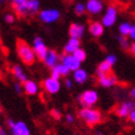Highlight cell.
Listing matches in <instances>:
<instances>
[{
    "mask_svg": "<svg viewBox=\"0 0 135 135\" xmlns=\"http://www.w3.org/2000/svg\"><path fill=\"white\" fill-rule=\"evenodd\" d=\"M16 13L20 17H31L37 13L40 9L38 0H11Z\"/></svg>",
    "mask_w": 135,
    "mask_h": 135,
    "instance_id": "obj_1",
    "label": "cell"
},
{
    "mask_svg": "<svg viewBox=\"0 0 135 135\" xmlns=\"http://www.w3.org/2000/svg\"><path fill=\"white\" fill-rule=\"evenodd\" d=\"M17 52L20 59L25 64V65H32L34 64L35 58H36V54L34 52V49L30 47V45L22 41V40H18L17 43Z\"/></svg>",
    "mask_w": 135,
    "mask_h": 135,
    "instance_id": "obj_2",
    "label": "cell"
},
{
    "mask_svg": "<svg viewBox=\"0 0 135 135\" xmlns=\"http://www.w3.org/2000/svg\"><path fill=\"white\" fill-rule=\"evenodd\" d=\"M79 118L88 125L92 126L100 122L101 119H102V115H101L100 111L96 109H92V108H83L79 111Z\"/></svg>",
    "mask_w": 135,
    "mask_h": 135,
    "instance_id": "obj_3",
    "label": "cell"
},
{
    "mask_svg": "<svg viewBox=\"0 0 135 135\" xmlns=\"http://www.w3.org/2000/svg\"><path fill=\"white\" fill-rule=\"evenodd\" d=\"M7 124H8L12 135H30L31 134L28 125H26L24 122H22V121L15 122L13 120L9 119L7 121Z\"/></svg>",
    "mask_w": 135,
    "mask_h": 135,
    "instance_id": "obj_4",
    "label": "cell"
},
{
    "mask_svg": "<svg viewBox=\"0 0 135 135\" xmlns=\"http://www.w3.org/2000/svg\"><path fill=\"white\" fill-rule=\"evenodd\" d=\"M98 93L94 90H87L79 96L78 100L84 108H91L98 101Z\"/></svg>",
    "mask_w": 135,
    "mask_h": 135,
    "instance_id": "obj_5",
    "label": "cell"
},
{
    "mask_svg": "<svg viewBox=\"0 0 135 135\" xmlns=\"http://www.w3.org/2000/svg\"><path fill=\"white\" fill-rule=\"evenodd\" d=\"M60 17V13L57 9H46V10H42L40 12L38 18L42 22L44 23H53L56 22Z\"/></svg>",
    "mask_w": 135,
    "mask_h": 135,
    "instance_id": "obj_6",
    "label": "cell"
},
{
    "mask_svg": "<svg viewBox=\"0 0 135 135\" xmlns=\"http://www.w3.org/2000/svg\"><path fill=\"white\" fill-rule=\"evenodd\" d=\"M60 63H63L70 71H76L80 68V63L81 62H79L73 54H65V55L60 56Z\"/></svg>",
    "mask_w": 135,
    "mask_h": 135,
    "instance_id": "obj_7",
    "label": "cell"
},
{
    "mask_svg": "<svg viewBox=\"0 0 135 135\" xmlns=\"http://www.w3.org/2000/svg\"><path fill=\"white\" fill-rule=\"evenodd\" d=\"M97 77H98V80H99V84L102 87H105V88H109V87L114 86L118 81L117 77L111 73L104 74V73H101V71L97 70Z\"/></svg>",
    "mask_w": 135,
    "mask_h": 135,
    "instance_id": "obj_8",
    "label": "cell"
},
{
    "mask_svg": "<svg viewBox=\"0 0 135 135\" xmlns=\"http://www.w3.org/2000/svg\"><path fill=\"white\" fill-rule=\"evenodd\" d=\"M33 49H34V52L36 54V56L41 60H44L46 54H47V51H49V50H47L45 43L43 42L42 37L36 36L34 38V42H33Z\"/></svg>",
    "mask_w": 135,
    "mask_h": 135,
    "instance_id": "obj_9",
    "label": "cell"
},
{
    "mask_svg": "<svg viewBox=\"0 0 135 135\" xmlns=\"http://www.w3.org/2000/svg\"><path fill=\"white\" fill-rule=\"evenodd\" d=\"M43 87L46 92H49L51 94L57 93L60 89V83L58 79H55L53 77H49L46 78L43 81Z\"/></svg>",
    "mask_w": 135,
    "mask_h": 135,
    "instance_id": "obj_10",
    "label": "cell"
},
{
    "mask_svg": "<svg viewBox=\"0 0 135 135\" xmlns=\"http://www.w3.org/2000/svg\"><path fill=\"white\" fill-rule=\"evenodd\" d=\"M117 10L114 7H109L105 12V15L103 16L102 18V24L104 26H108V28H110V26H112L114 23H115L117 21Z\"/></svg>",
    "mask_w": 135,
    "mask_h": 135,
    "instance_id": "obj_11",
    "label": "cell"
},
{
    "mask_svg": "<svg viewBox=\"0 0 135 135\" xmlns=\"http://www.w3.org/2000/svg\"><path fill=\"white\" fill-rule=\"evenodd\" d=\"M134 109H135V103L132 102V101H126V102H123L117 109V114L120 118H127Z\"/></svg>",
    "mask_w": 135,
    "mask_h": 135,
    "instance_id": "obj_12",
    "label": "cell"
},
{
    "mask_svg": "<svg viewBox=\"0 0 135 135\" xmlns=\"http://www.w3.org/2000/svg\"><path fill=\"white\" fill-rule=\"evenodd\" d=\"M86 9L91 15H98L102 11L103 4L100 0H88V2L86 4Z\"/></svg>",
    "mask_w": 135,
    "mask_h": 135,
    "instance_id": "obj_13",
    "label": "cell"
},
{
    "mask_svg": "<svg viewBox=\"0 0 135 135\" xmlns=\"http://www.w3.org/2000/svg\"><path fill=\"white\" fill-rule=\"evenodd\" d=\"M58 59H59V57L57 55V53L54 50H49L43 62L45 63V65L47 67H51V68H53V67H55L58 64Z\"/></svg>",
    "mask_w": 135,
    "mask_h": 135,
    "instance_id": "obj_14",
    "label": "cell"
},
{
    "mask_svg": "<svg viewBox=\"0 0 135 135\" xmlns=\"http://www.w3.org/2000/svg\"><path fill=\"white\" fill-rule=\"evenodd\" d=\"M78 49H80V38L70 37L64 47V52L66 54H74Z\"/></svg>",
    "mask_w": 135,
    "mask_h": 135,
    "instance_id": "obj_15",
    "label": "cell"
},
{
    "mask_svg": "<svg viewBox=\"0 0 135 135\" xmlns=\"http://www.w3.org/2000/svg\"><path fill=\"white\" fill-rule=\"evenodd\" d=\"M85 33V26L79 23H73L69 28V35L70 37L81 38Z\"/></svg>",
    "mask_w": 135,
    "mask_h": 135,
    "instance_id": "obj_16",
    "label": "cell"
},
{
    "mask_svg": "<svg viewBox=\"0 0 135 135\" xmlns=\"http://www.w3.org/2000/svg\"><path fill=\"white\" fill-rule=\"evenodd\" d=\"M103 24L102 23H100V22H92L90 23L89 25V32H90V34L93 35L94 37H99L103 34Z\"/></svg>",
    "mask_w": 135,
    "mask_h": 135,
    "instance_id": "obj_17",
    "label": "cell"
},
{
    "mask_svg": "<svg viewBox=\"0 0 135 135\" xmlns=\"http://www.w3.org/2000/svg\"><path fill=\"white\" fill-rule=\"evenodd\" d=\"M12 74H13V76H15L19 81H21V83H25L26 80H28L26 75L24 74V71L22 69V67L19 66V65H15L12 67Z\"/></svg>",
    "mask_w": 135,
    "mask_h": 135,
    "instance_id": "obj_18",
    "label": "cell"
},
{
    "mask_svg": "<svg viewBox=\"0 0 135 135\" xmlns=\"http://www.w3.org/2000/svg\"><path fill=\"white\" fill-rule=\"evenodd\" d=\"M23 87H24L25 92L28 94H30V96L35 94L38 90V87H37L36 83H34L33 80H26L25 83H23Z\"/></svg>",
    "mask_w": 135,
    "mask_h": 135,
    "instance_id": "obj_19",
    "label": "cell"
},
{
    "mask_svg": "<svg viewBox=\"0 0 135 135\" xmlns=\"http://www.w3.org/2000/svg\"><path fill=\"white\" fill-rule=\"evenodd\" d=\"M74 79H75V81L77 84H84L88 79V74H87L85 69L79 68L76 71H74Z\"/></svg>",
    "mask_w": 135,
    "mask_h": 135,
    "instance_id": "obj_20",
    "label": "cell"
},
{
    "mask_svg": "<svg viewBox=\"0 0 135 135\" xmlns=\"http://www.w3.org/2000/svg\"><path fill=\"white\" fill-rule=\"evenodd\" d=\"M132 24L129 23V22H124L120 25V28H119V31H120V34L121 35H123V36H127V35H130V32L132 30Z\"/></svg>",
    "mask_w": 135,
    "mask_h": 135,
    "instance_id": "obj_21",
    "label": "cell"
},
{
    "mask_svg": "<svg viewBox=\"0 0 135 135\" xmlns=\"http://www.w3.org/2000/svg\"><path fill=\"white\" fill-rule=\"evenodd\" d=\"M111 66L109 63L104 60V62L100 63V65L98 66V71H101V73H104V74H109L111 71Z\"/></svg>",
    "mask_w": 135,
    "mask_h": 135,
    "instance_id": "obj_22",
    "label": "cell"
},
{
    "mask_svg": "<svg viewBox=\"0 0 135 135\" xmlns=\"http://www.w3.org/2000/svg\"><path fill=\"white\" fill-rule=\"evenodd\" d=\"M55 68L58 70V73L60 74V75H62V76H67V75H68V74H69V69L68 68H67V67L63 64V63H60V64H57L56 66H55Z\"/></svg>",
    "mask_w": 135,
    "mask_h": 135,
    "instance_id": "obj_23",
    "label": "cell"
},
{
    "mask_svg": "<svg viewBox=\"0 0 135 135\" xmlns=\"http://www.w3.org/2000/svg\"><path fill=\"white\" fill-rule=\"evenodd\" d=\"M74 56H75L79 62H84V60L86 59V52L84 51V50H81V49H78L77 51H75V53L73 54Z\"/></svg>",
    "mask_w": 135,
    "mask_h": 135,
    "instance_id": "obj_24",
    "label": "cell"
},
{
    "mask_svg": "<svg viewBox=\"0 0 135 135\" xmlns=\"http://www.w3.org/2000/svg\"><path fill=\"white\" fill-rule=\"evenodd\" d=\"M86 10H87L86 7L83 3H77L75 6V12H76V15H78V16H81Z\"/></svg>",
    "mask_w": 135,
    "mask_h": 135,
    "instance_id": "obj_25",
    "label": "cell"
},
{
    "mask_svg": "<svg viewBox=\"0 0 135 135\" xmlns=\"http://www.w3.org/2000/svg\"><path fill=\"white\" fill-rule=\"evenodd\" d=\"M119 42H120L121 46H122L123 49H127V46H129V42H127L126 36H123V35L119 36Z\"/></svg>",
    "mask_w": 135,
    "mask_h": 135,
    "instance_id": "obj_26",
    "label": "cell"
},
{
    "mask_svg": "<svg viewBox=\"0 0 135 135\" xmlns=\"http://www.w3.org/2000/svg\"><path fill=\"white\" fill-rule=\"evenodd\" d=\"M105 60H107V62L109 63L110 65H114V64H115V62H117V56L113 55V54H111V55H108V56H107Z\"/></svg>",
    "mask_w": 135,
    "mask_h": 135,
    "instance_id": "obj_27",
    "label": "cell"
},
{
    "mask_svg": "<svg viewBox=\"0 0 135 135\" xmlns=\"http://www.w3.org/2000/svg\"><path fill=\"white\" fill-rule=\"evenodd\" d=\"M51 77H53V78H55V79H58L59 80V78L62 77V75L58 73V70L55 68V67H53L52 68V71H51Z\"/></svg>",
    "mask_w": 135,
    "mask_h": 135,
    "instance_id": "obj_28",
    "label": "cell"
},
{
    "mask_svg": "<svg viewBox=\"0 0 135 135\" xmlns=\"http://www.w3.org/2000/svg\"><path fill=\"white\" fill-rule=\"evenodd\" d=\"M4 21L7 23H13L15 22V16L12 13H8V15L4 16Z\"/></svg>",
    "mask_w": 135,
    "mask_h": 135,
    "instance_id": "obj_29",
    "label": "cell"
},
{
    "mask_svg": "<svg viewBox=\"0 0 135 135\" xmlns=\"http://www.w3.org/2000/svg\"><path fill=\"white\" fill-rule=\"evenodd\" d=\"M52 115L55 118V119L59 120L60 119V112L58 110H56V109H54V110H52Z\"/></svg>",
    "mask_w": 135,
    "mask_h": 135,
    "instance_id": "obj_30",
    "label": "cell"
},
{
    "mask_svg": "<svg viewBox=\"0 0 135 135\" xmlns=\"http://www.w3.org/2000/svg\"><path fill=\"white\" fill-rule=\"evenodd\" d=\"M129 119H130V121H131V122L135 125V109L130 113V115H129Z\"/></svg>",
    "mask_w": 135,
    "mask_h": 135,
    "instance_id": "obj_31",
    "label": "cell"
},
{
    "mask_svg": "<svg viewBox=\"0 0 135 135\" xmlns=\"http://www.w3.org/2000/svg\"><path fill=\"white\" fill-rule=\"evenodd\" d=\"M132 40H134L135 41V24L132 26V30H131V32H130V35H129Z\"/></svg>",
    "mask_w": 135,
    "mask_h": 135,
    "instance_id": "obj_32",
    "label": "cell"
},
{
    "mask_svg": "<svg viewBox=\"0 0 135 135\" xmlns=\"http://www.w3.org/2000/svg\"><path fill=\"white\" fill-rule=\"evenodd\" d=\"M66 121H67V123H73L74 122V115H71V114H67Z\"/></svg>",
    "mask_w": 135,
    "mask_h": 135,
    "instance_id": "obj_33",
    "label": "cell"
},
{
    "mask_svg": "<svg viewBox=\"0 0 135 135\" xmlns=\"http://www.w3.org/2000/svg\"><path fill=\"white\" fill-rule=\"evenodd\" d=\"M65 85H66L67 88L70 89L71 87H73V83H71V80H70V79H66V80H65Z\"/></svg>",
    "mask_w": 135,
    "mask_h": 135,
    "instance_id": "obj_34",
    "label": "cell"
},
{
    "mask_svg": "<svg viewBox=\"0 0 135 135\" xmlns=\"http://www.w3.org/2000/svg\"><path fill=\"white\" fill-rule=\"evenodd\" d=\"M15 90H16V92L17 93H20V92H21V85H20V84H15Z\"/></svg>",
    "mask_w": 135,
    "mask_h": 135,
    "instance_id": "obj_35",
    "label": "cell"
},
{
    "mask_svg": "<svg viewBox=\"0 0 135 135\" xmlns=\"http://www.w3.org/2000/svg\"><path fill=\"white\" fill-rule=\"evenodd\" d=\"M130 96L133 100H135V88H132V90L130 91Z\"/></svg>",
    "mask_w": 135,
    "mask_h": 135,
    "instance_id": "obj_36",
    "label": "cell"
},
{
    "mask_svg": "<svg viewBox=\"0 0 135 135\" xmlns=\"http://www.w3.org/2000/svg\"><path fill=\"white\" fill-rule=\"evenodd\" d=\"M0 135H9V134L6 132V130L3 127H0Z\"/></svg>",
    "mask_w": 135,
    "mask_h": 135,
    "instance_id": "obj_37",
    "label": "cell"
},
{
    "mask_svg": "<svg viewBox=\"0 0 135 135\" xmlns=\"http://www.w3.org/2000/svg\"><path fill=\"white\" fill-rule=\"evenodd\" d=\"M131 52H132V54H134V55H135V42L131 45Z\"/></svg>",
    "mask_w": 135,
    "mask_h": 135,
    "instance_id": "obj_38",
    "label": "cell"
},
{
    "mask_svg": "<svg viewBox=\"0 0 135 135\" xmlns=\"http://www.w3.org/2000/svg\"><path fill=\"white\" fill-rule=\"evenodd\" d=\"M1 1H3V0H1Z\"/></svg>",
    "mask_w": 135,
    "mask_h": 135,
    "instance_id": "obj_39",
    "label": "cell"
}]
</instances>
